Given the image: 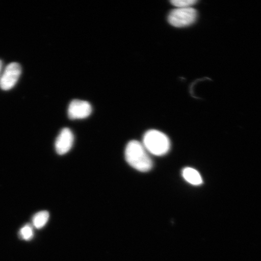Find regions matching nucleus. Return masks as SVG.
Instances as JSON below:
<instances>
[{"label":"nucleus","mask_w":261,"mask_h":261,"mask_svg":"<svg viewBox=\"0 0 261 261\" xmlns=\"http://www.w3.org/2000/svg\"><path fill=\"white\" fill-rule=\"evenodd\" d=\"M34 228L32 225L28 224L19 230V237L25 241H30L34 237Z\"/></svg>","instance_id":"1a4fd4ad"},{"label":"nucleus","mask_w":261,"mask_h":261,"mask_svg":"<svg viewBox=\"0 0 261 261\" xmlns=\"http://www.w3.org/2000/svg\"><path fill=\"white\" fill-rule=\"evenodd\" d=\"M92 112L89 102L79 99L71 101L68 109V115L71 119H83L89 117Z\"/></svg>","instance_id":"39448f33"},{"label":"nucleus","mask_w":261,"mask_h":261,"mask_svg":"<svg viewBox=\"0 0 261 261\" xmlns=\"http://www.w3.org/2000/svg\"><path fill=\"white\" fill-rule=\"evenodd\" d=\"M197 13L194 8H177L169 14V23L176 28L186 27L192 24L197 18Z\"/></svg>","instance_id":"7ed1b4c3"},{"label":"nucleus","mask_w":261,"mask_h":261,"mask_svg":"<svg viewBox=\"0 0 261 261\" xmlns=\"http://www.w3.org/2000/svg\"><path fill=\"white\" fill-rule=\"evenodd\" d=\"M74 142V136L71 130L65 128L61 130L55 141V150L60 155H64L70 151Z\"/></svg>","instance_id":"423d86ee"},{"label":"nucleus","mask_w":261,"mask_h":261,"mask_svg":"<svg viewBox=\"0 0 261 261\" xmlns=\"http://www.w3.org/2000/svg\"><path fill=\"white\" fill-rule=\"evenodd\" d=\"M197 2L196 0H173L171 3L177 8H191Z\"/></svg>","instance_id":"9d476101"},{"label":"nucleus","mask_w":261,"mask_h":261,"mask_svg":"<svg viewBox=\"0 0 261 261\" xmlns=\"http://www.w3.org/2000/svg\"><path fill=\"white\" fill-rule=\"evenodd\" d=\"M21 74V67L17 63H10L0 76V88L8 91L14 88Z\"/></svg>","instance_id":"20e7f679"},{"label":"nucleus","mask_w":261,"mask_h":261,"mask_svg":"<svg viewBox=\"0 0 261 261\" xmlns=\"http://www.w3.org/2000/svg\"><path fill=\"white\" fill-rule=\"evenodd\" d=\"M2 68H3V63L1 60H0V76H1L2 73Z\"/></svg>","instance_id":"9b49d317"},{"label":"nucleus","mask_w":261,"mask_h":261,"mask_svg":"<svg viewBox=\"0 0 261 261\" xmlns=\"http://www.w3.org/2000/svg\"><path fill=\"white\" fill-rule=\"evenodd\" d=\"M49 213L47 211H41L36 214L32 219L33 226L38 229L44 227L49 220Z\"/></svg>","instance_id":"6e6552de"},{"label":"nucleus","mask_w":261,"mask_h":261,"mask_svg":"<svg viewBox=\"0 0 261 261\" xmlns=\"http://www.w3.org/2000/svg\"><path fill=\"white\" fill-rule=\"evenodd\" d=\"M182 177L187 181L188 184L194 186H200L203 184V178L196 169L187 167L182 169Z\"/></svg>","instance_id":"0eeeda50"},{"label":"nucleus","mask_w":261,"mask_h":261,"mask_svg":"<svg viewBox=\"0 0 261 261\" xmlns=\"http://www.w3.org/2000/svg\"><path fill=\"white\" fill-rule=\"evenodd\" d=\"M142 144L149 154L156 156L166 155L171 148L170 140L168 137L155 129L149 130L145 134Z\"/></svg>","instance_id":"f03ea898"},{"label":"nucleus","mask_w":261,"mask_h":261,"mask_svg":"<svg viewBox=\"0 0 261 261\" xmlns=\"http://www.w3.org/2000/svg\"><path fill=\"white\" fill-rule=\"evenodd\" d=\"M125 156L127 163L137 171L146 172L152 168L153 162L149 152L138 140H132L127 144Z\"/></svg>","instance_id":"f257e3e1"}]
</instances>
